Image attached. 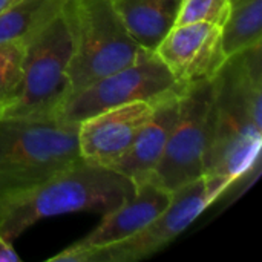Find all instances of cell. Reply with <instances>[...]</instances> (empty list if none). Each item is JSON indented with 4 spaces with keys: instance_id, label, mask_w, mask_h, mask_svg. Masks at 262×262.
Here are the masks:
<instances>
[{
    "instance_id": "cell-18",
    "label": "cell",
    "mask_w": 262,
    "mask_h": 262,
    "mask_svg": "<svg viewBox=\"0 0 262 262\" xmlns=\"http://www.w3.org/2000/svg\"><path fill=\"white\" fill-rule=\"evenodd\" d=\"M14 243H11L9 239H6L2 233H0V262H20L21 258L18 256L17 250L12 246Z\"/></svg>"
},
{
    "instance_id": "cell-9",
    "label": "cell",
    "mask_w": 262,
    "mask_h": 262,
    "mask_svg": "<svg viewBox=\"0 0 262 262\" xmlns=\"http://www.w3.org/2000/svg\"><path fill=\"white\" fill-rule=\"evenodd\" d=\"M154 52L181 84L212 80L227 60L221 26L213 23L175 25Z\"/></svg>"
},
{
    "instance_id": "cell-7",
    "label": "cell",
    "mask_w": 262,
    "mask_h": 262,
    "mask_svg": "<svg viewBox=\"0 0 262 262\" xmlns=\"http://www.w3.org/2000/svg\"><path fill=\"white\" fill-rule=\"evenodd\" d=\"M213 117L212 80L187 84L180 97V111L150 181L173 193L204 175Z\"/></svg>"
},
{
    "instance_id": "cell-3",
    "label": "cell",
    "mask_w": 262,
    "mask_h": 262,
    "mask_svg": "<svg viewBox=\"0 0 262 262\" xmlns=\"http://www.w3.org/2000/svg\"><path fill=\"white\" fill-rule=\"evenodd\" d=\"M80 161L78 124L0 118V204Z\"/></svg>"
},
{
    "instance_id": "cell-8",
    "label": "cell",
    "mask_w": 262,
    "mask_h": 262,
    "mask_svg": "<svg viewBox=\"0 0 262 262\" xmlns=\"http://www.w3.org/2000/svg\"><path fill=\"white\" fill-rule=\"evenodd\" d=\"M181 84L154 51L143 49L138 58L72 95L58 111L55 121L78 124L103 111L132 101H157L181 91Z\"/></svg>"
},
{
    "instance_id": "cell-12",
    "label": "cell",
    "mask_w": 262,
    "mask_h": 262,
    "mask_svg": "<svg viewBox=\"0 0 262 262\" xmlns=\"http://www.w3.org/2000/svg\"><path fill=\"white\" fill-rule=\"evenodd\" d=\"M183 89L155 101L154 114L146 121L129 150L111 169L130 178L134 184L150 178L163 157L172 127L177 121Z\"/></svg>"
},
{
    "instance_id": "cell-19",
    "label": "cell",
    "mask_w": 262,
    "mask_h": 262,
    "mask_svg": "<svg viewBox=\"0 0 262 262\" xmlns=\"http://www.w3.org/2000/svg\"><path fill=\"white\" fill-rule=\"evenodd\" d=\"M17 2H20V0H0V14L3 11H6L8 8H11L12 5H15Z\"/></svg>"
},
{
    "instance_id": "cell-16",
    "label": "cell",
    "mask_w": 262,
    "mask_h": 262,
    "mask_svg": "<svg viewBox=\"0 0 262 262\" xmlns=\"http://www.w3.org/2000/svg\"><path fill=\"white\" fill-rule=\"evenodd\" d=\"M25 41L0 45V118L17 101L23 80Z\"/></svg>"
},
{
    "instance_id": "cell-1",
    "label": "cell",
    "mask_w": 262,
    "mask_h": 262,
    "mask_svg": "<svg viewBox=\"0 0 262 262\" xmlns=\"http://www.w3.org/2000/svg\"><path fill=\"white\" fill-rule=\"evenodd\" d=\"M212 84L213 117L204 175L236 184L261 170L262 43L229 57Z\"/></svg>"
},
{
    "instance_id": "cell-14",
    "label": "cell",
    "mask_w": 262,
    "mask_h": 262,
    "mask_svg": "<svg viewBox=\"0 0 262 262\" xmlns=\"http://www.w3.org/2000/svg\"><path fill=\"white\" fill-rule=\"evenodd\" d=\"M221 43L227 58L262 43V0H227Z\"/></svg>"
},
{
    "instance_id": "cell-6",
    "label": "cell",
    "mask_w": 262,
    "mask_h": 262,
    "mask_svg": "<svg viewBox=\"0 0 262 262\" xmlns=\"http://www.w3.org/2000/svg\"><path fill=\"white\" fill-rule=\"evenodd\" d=\"M72 37L63 8L25 40L23 80L17 101L2 118L55 120L69 97Z\"/></svg>"
},
{
    "instance_id": "cell-10",
    "label": "cell",
    "mask_w": 262,
    "mask_h": 262,
    "mask_svg": "<svg viewBox=\"0 0 262 262\" xmlns=\"http://www.w3.org/2000/svg\"><path fill=\"white\" fill-rule=\"evenodd\" d=\"M155 101H132L78 123V150L83 161L112 167L132 146L154 114Z\"/></svg>"
},
{
    "instance_id": "cell-11",
    "label": "cell",
    "mask_w": 262,
    "mask_h": 262,
    "mask_svg": "<svg viewBox=\"0 0 262 262\" xmlns=\"http://www.w3.org/2000/svg\"><path fill=\"white\" fill-rule=\"evenodd\" d=\"M172 193L150 180L135 184L134 195L115 210L103 215L101 223L69 247L88 250L121 243L150 224L169 204Z\"/></svg>"
},
{
    "instance_id": "cell-13",
    "label": "cell",
    "mask_w": 262,
    "mask_h": 262,
    "mask_svg": "<svg viewBox=\"0 0 262 262\" xmlns=\"http://www.w3.org/2000/svg\"><path fill=\"white\" fill-rule=\"evenodd\" d=\"M129 35L147 51H155L173 28L180 0H111Z\"/></svg>"
},
{
    "instance_id": "cell-5",
    "label": "cell",
    "mask_w": 262,
    "mask_h": 262,
    "mask_svg": "<svg viewBox=\"0 0 262 262\" xmlns=\"http://www.w3.org/2000/svg\"><path fill=\"white\" fill-rule=\"evenodd\" d=\"M235 183L224 177L203 175L180 187L170 196L166 209L141 232L100 249L66 247L49 262H135L146 259L177 239L206 209L220 200Z\"/></svg>"
},
{
    "instance_id": "cell-2",
    "label": "cell",
    "mask_w": 262,
    "mask_h": 262,
    "mask_svg": "<svg viewBox=\"0 0 262 262\" xmlns=\"http://www.w3.org/2000/svg\"><path fill=\"white\" fill-rule=\"evenodd\" d=\"M135 192V184L123 173L80 161L34 190L0 204V233L14 243L35 223L77 212L107 215Z\"/></svg>"
},
{
    "instance_id": "cell-4",
    "label": "cell",
    "mask_w": 262,
    "mask_h": 262,
    "mask_svg": "<svg viewBox=\"0 0 262 262\" xmlns=\"http://www.w3.org/2000/svg\"><path fill=\"white\" fill-rule=\"evenodd\" d=\"M63 12L72 37L68 100L141 54L143 48L129 35L111 0H66Z\"/></svg>"
},
{
    "instance_id": "cell-17",
    "label": "cell",
    "mask_w": 262,
    "mask_h": 262,
    "mask_svg": "<svg viewBox=\"0 0 262 262\" xmlns=\"http://www.w3.org/2000/svg\"><path fill=\"white\" fill-rule=\"evenodd\" d=\"M226 11L227 0H180L175 25L213 23L221 26Z\"/></svg>"
},
{
    "instance_id": "cell-15",
    "label": "cell",
    "mask_w": 262,
    "mask_h": 262,
    "mask_svg": "<svg viewBox=\"0 0 262 262\" xmlns=\"http://www.w3.org/2000/svg\"><path fill=\"white\" fill-rule=\"evenodd\" d=\"M66 0H20L0 14V45L25 41L58 14Z\"/></svg>"
}]
</instances>
